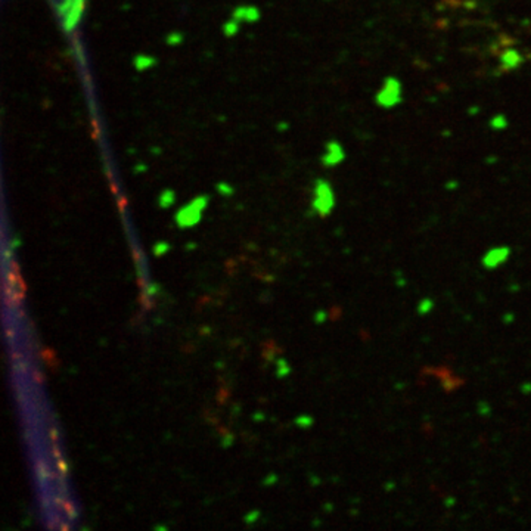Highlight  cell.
Segmentation results:
<instances>
[{
  "label": "cell",
  "instance_id": "obj_1",
  "mask_svg": "<svg viewBox=\"0 0 531 531\" xmlns=\"http://www.w3.org/2000/svg\"><path fill=\"white\" fill-rule=\"evenodd\" d=\"M403 100V84L396 77H387L376 93V103L382 108H394Z\"/></svg>",
  "mask_w": 531,
  "mask_h": 531
},
{
  "label": "cell",
  "instance_id": "obj_2",
  "mask_svg": "<svg viewBox=\"0 0 531 531\" xmlns=\"http://www.w3.org/2000/svg\"><path fill=\"white\" fill-rule=\"evenodd\" d=\"M511 257V248L506 245H500V247H493L487 251L483 258H481V264L487 269V270H495L499 269L502 264H505Z\"/></svg>",
  "mask_w": 531,
  "mask_h": 531
},
{
  "label": "cell",
  "instance_id": "obj_3",
  "mask_svg": "<svg viewBox=\"0 0 531 531\" xmlns=\"http://www.w3.org/2000/svg\"><path fill=\"white\" fill-rule=\"evenodd\" d=\"M523 62V56L518 50L515 49H506L500 55V65L505 71H512L517 69Z\"/></svg>",
  "mask_w": 531,
  "mask_h": 531
},
{
  "label": "cell",
  "instance_id": "obj_4",
  "mask_svg": "<svg viewBox=\"0 0 531 531\" xmlns=\"http://www.w3.org/2000/svg\"><path fill=\"white\" fill-rule=\"evenodd\" d=\"M433 309H434V301L431 298H428V297L422 298L419 301V304H418V313L419 314H428Z\"/></svg>",
  "mask_w": 531,
  "mask_h": 531
},
{
  "label": "cell",
  "instance_id": "obj_5",
  "mask_svg": "<svg viewBox=\"0 0 531 531\" xmlns=\"http://www.w3.org/2000/svg\"><path fill=\"white\" fill-rule=\"evenodd\" d=\"M490 125H492L493 130H503V128L508 127V120H506V117H503V115H495V117L490 120Z\"/></svg>",
  "mask_w": 531,
  "mask_h": 531
}]
</instances>
